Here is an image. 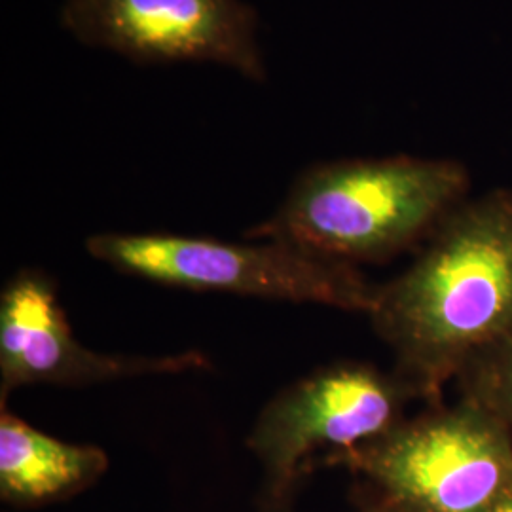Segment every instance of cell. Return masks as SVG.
<instances>
[{
  "instance_id": "277c9868",
  "label": "cell",
  "mask_w": 512,
  "mask_h": 512,
  "mask_svg": "<svg viewBox=\"0 0 512 512\" xmlns=\"http://www.w3.org/2000/svg\"><path fill=\"white\" fill-rule=\"evenodd\" d=\"M84 245L88 255L122 274L194 293L321 304L368 315L378 291L357 266L277 239L230 243L177 234L105 232L90 236Z\"/></svg>"
},
{
  "instance_id": "7c38bea8",
  "label": "cell",
  "mask_w": 512,
  "mask_h": 512,
  "mask_svg": "<svg viewBox=\"0 0 512 512\" xmlns=\"http://www.w3.org/2000/svg\"><path fill=\"white\" fill-rule=\"evenodd\" d=\"M256 512H293V511H279V509H258Z\"/></svg>"
},
{
  "instance_id": "9c48e42d",
  "label": "cell",
  "mask_w": 512,
  "mask_h": 512,
  "mask_svg": "<svg viewBox=\"0 0 512 512\" xmlns=\"http://www.w3.org/2000/svg\"><path fill=\"white\" fill-rule=\"evenodd\" d=\"M454 382L463 401L476 404L512 431V332L471 355Z\"/></svg>"
},
{
  "instance_id": "8992f818",
  "label": "cell",
  "mask_w": 512,
  "mask_h": 512,
  "mask_svg": "<svg viewBox=\"0 0 512 512\" xmlns=\"http://www.w3.org/2000/svg\"><path fill=\"white\" fill-rule=\"evenodd\" d=\"M59 23L80 44L133 63H211L266 80L258 18L243 0H63Z\"/></svg>"
},
{
  "instance_id": "5b68a950",
  "label": "cell",
  "mask_w": 512,
  "mask_h": 512,
  "mask_svg": "<svg viewBox=\"0 0 512 512\" xmlns=\"http://www.w3.org/2000/svg\"><path fill=\"white\" fill-rule=\"evenodd\" d=\"M420 401L391 370L361 361L323 366L287 385L262 408L247 448L262 467L258 507L293 511L302 476L332 454L380 439Z\"/></svg>"
},
{
  "instance_id": "3957f363",
  "label": "cell",
  "mask_w": 512,
  "mask_h": 512,
  "mask_svg": "<svg viewBox=\"0 0 512 512\" xmlns=\"http://www.w3.org/2000/svg\"><path fill=\"white\" fill-rule=\"evenodd\" d=\"M370 495L404 512H492L512 482V431L459 399L406 418L380 439L332 454Z\"/></svg>"
},
{
  "instance_id": "8fae6325",
  "label": "cell",
  "mask_w": 512,
  "mask_h": 512,
  "mask_svg": "<svg viewBox=\"0 0 512 512\" xmlns=\"http://www.w3.org/2000/svg\"><path fill=\"white\" fill-rule=\"evenodd\" d=\"M492 512H512V482L511 486L505 490V494L501 495Z\"/></svg>"
},
{
  "instance_id": "ba28073f",
  "label": "cell",
  "mask_w": 512,
  "mask_h": 512,
  "mask_svg": "<svg viewBox=\"0 0 512 512\" xmlns=\"http://www.w3.org/2000/svg\"><path fill=\"white\" fill-rule=\"evenodd\" d=\"M109 454L95 444L55 439L0 404V499L38 509L90 490L109 471Z\"/></svg>"
},
{
  "instance_id": "30bf717a",
  "label": "cell",
  "mask_w": 512,
  "mask_h": 512,
  "mask_svg": "<svg viewBox=\"0 0 512 512\" xmlns=\"http://www.w3.org/2000/svg\"><path fill=\"white\" fill-rule=\"evenodd\" d=\"M363 512H404L399 511V509H395L393 505H389V503H384V501H380L378 497H374V495H370L368 497V501H366L365 509Z\"/></svg>"
},
{
  "instance_id": "7a4b0ae2",
  "label": "cell",
  "mask_w": 512,
  "mask_h": 512,
  "mask_svg": "<svg viewBox=\"0 0 512 512\" xmlns=\"http://www.w3.org/2000/svg\"><path fill=\"white\" fill-rule=\"evenodd\" d=\"M467 165L408 154L308 167L247 239H277L351 266L421 245L469 198Z\"/></svg>"
},
{
  "instance_id": "6da1fadb",
  "label": "cell",
  "mask_w": 512,
  "mask_h": 512,
  "mask_svg": "<svg viewBox=\"0 0 512 512\" xmlns=\"http://www.w3.org/2000/svg\"><path fill=\"white\" fill-rule=\"evenodd\" d=\"M395 372L429 406L478 349L512 332V186L467 198L378 285L368 311Z\"/></svg>"
},
{
  "instance_id": "52a82bcc",
  "label": "cell",
  "mask_w": 512,
  "mask_h": 512,
  "mask_svg": "<svg viewBox=\"0 0 512 512\" xmlns=\"http://www.w3.org/2000/svg\"><path fill=\"white\" fill-rule=\"evenodd\" d=\"M209 366V357L198 349L110 355L82 346L61 308L54 279L42 270H21L0 294V404L27 385L88 387Z\"/></svg>"
}]
</instances>
